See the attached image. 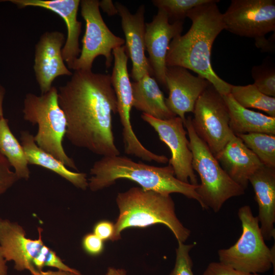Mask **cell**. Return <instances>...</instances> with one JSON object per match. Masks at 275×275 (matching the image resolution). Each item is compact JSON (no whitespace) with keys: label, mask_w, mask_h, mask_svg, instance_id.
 Instances as JSON below:
<instances>
[{"label":"cell","mask_w":275,"mask_h":275,"mask_svg":"<svg viewBox=\"0 0 275 275\" xmlns=\"http://www.w3.org/2000/svg\"><path fill=\"white\" fill-rule=\"evenodd\" d=\"M58 90L69 141L102 157L119 155L113 131L112 114L117 113V101L111 75L75 70Z\"/></svg>","instance_id":"1"},{"label":"cell","mask_w":275,"mask_h":275,"mask_svg":"<svg viewBox=\"0 0 275 275\" xmlns=\"http://www.w3.org/2000/svg\"><path fill=\"white\" fill-rule=\"evenodd\" d=\"M219 1L209 2L190 10L186 17L191 21L189 30L171 41L166 57L167 66L190 70L207 80L222 95L230 93L231 85L215 73L211 62L214 41L225 30Z\"/></svg>","instance_id":"2"},{"label":"cell","mask_w":275,"mask_h":275,"mask_svg":"<svg viewBox=\"0 0 275 275\" xmlns=\"http://www.w3.org/2000/svg\"><path fill=\"white\" fill-rule=\"evenodd\" d=\"M90 173L92 176L88 179V187L93 191L110 186L117 180L128 179L145 190L167 195L181 194L196 200L203 209H206L196 191L198 185L178 180L170 164L155 167L136 162L126 156H105L94 163Z\"/></svg>","instance_id":"3"},{"label":"cell","mask_w":275,"mask_h":275,"mask_svg":"<svg viewBox=\"0 0 275 275\" xmlns=\"http://www.w3.org/2000/svg\"><path fill=\"white\" fill-rule=\"evenodd\" d=\"M116 203L119 214L112 241L121 239V232L127 228H143L155 224L166 226L178 241L184 243L190 234L177 217L170 195L133 187L118 193Z\"/></svg>","instance_id":"4"},{"label":"cell","mask_w":275,"mask_h":275,"mask_svg":"<svg viewBox=\"0 0 275 275\" xmlns=\"http://www.w3.org/2000/svg\"><path fill=\"white\" fill-rule=\"evenodd\" d=\"M22 112L25 121L38 126L34 135L36 144L66 167L77 171L74 161L67 154L63 145L67 123L59 103L58 89L52 86L49 91L40 96L28 93Z\"/></svg>","instance_id":"5"},{"label":"cell","mask_w":275,"mask_h":275,"mask_svg":"<svg viewBox=\"0 0 275 275\" xmlns=\"http://www.w3.org/2000/svg\"><path fill=\"white\" fill-rule=\"evenodd\" d=\"M184 125L193 154V168L201 179L196 191L206 209L218 212L226 201L243 195L245 189L228 176L205 143L197 135L191 117L185 119Z\"/></svg>","instance_id":"6"},{"label":"cell","mask_w":275,"mask_h":275,"mask_svg":"<svg viewBox=\"0 0 275 275\" xmlns=\"http://www.w3.org/2000/svg\"><path fill=\"white\" fill-rule=\"evenodd\" d=\"M238 215L242 226V234L231 247L218 250L219 262L235 269L259 273L274 268V245L269 249L262 234L258 216L251 207H240Z\"/></svg>","instance_id":"7"},{"label":"cell","mask_w":275,"mask_h":275,"mask_svg":"<svg viewBox=\"0 0 275 275\" xmlns=\"http://www.w3.org/2000/svg\"><path fill=\"white\" fill-rule=\"evenodd\" d=\"M193 113L196 133L215 156L235 136L229 126V109L223 96L210 84L199 97Z\"/></svg>","instance_id":"8"},{"label":"cell","mask_w":275,"mask_h":275,"mask_svg":"<svg viewBox=\"0 0 275 275\" xmlns=\"http://www.w3.org/2000/svg\"><path fill=\"white\" fill-rule=\"evenodd\" d=\"M80 5L86 30L81 40L80 53L70 69L92 70L94 60L99 56L104 57L106 67L109 68L113 61V50L123 46L125 40L113 34L104 22L100 12L99 1L82 0Z\"/></svg>","instance_id":"9"},{"label":"cell","mask_w":275,"mask_h":275,"mask_svg":"<svg viewBox=\"0 0 275 275\" xmlns=\"http://www.w3.org/2000/svg\"><path fill=\"white\" fill-rule=\"evenodd\" d=\"M39 237H26L23 228L16 222L0 217V246L8 261H13L17 271L43 270L48 266L56 253L44 244L42 239L43 229L38 228Z\"/></svg>","instance_id":"10"},{"label":"cell","mask_w":275,"mask_h":275,"mask_svg":"<svg viewBox=\"0 0 275 275\" xmlns=\"http://www.w3.org/2000/svg\"><path fill=\"white\" fill-rule=\"evenodd\" d=\"M225 30L255 39L275 31L274 0H232L223 14Z\"/></svg>","instance_id":"11"},{"label":"cell","mask_w":275,"mask_h":275,"mask_svg":"<svg viewBox=\"0 0 275 275\" xmlns=\"http://www.w3.org/2000/svg\"><path fill=\"white\" fill-rule=\"evenodd\" d=\"M114 65L111 75V83L117 101V113L122 126V135L126 154L145 159L150 151L141 143L135 135L130 120L133 106L131 82L127 70L128 57L124 46L115 48L113 51Z\"/></svg>","instance_id":"12"},{"label":"cell","mask_w":275,"mask_h":275,"mask_svg":"<svg viewBox=\"0 0 275 275\" xmlns=\"http://www.w3.org/2000/svg\"><path fill=\"white\" fill-rule=\"evenodd\" d=\"M141 118L153 128L160 140L169 147L171 153L169 164L172 167L176 178L198 185L197 177L192 166L193 154L182 120L178 116L161 120L144 113Z\"/></svg>","instance_id":"13"},{"label":"cell","mask_w":275,"mask_h":275,"mask_svg":"<svg viewBox=\"0 0 275 275\" xmlns=\"http://www.w3.org/2000/svg\"><path fill=\"white\" fill-rule=\"evenodd\" d=\"M183 21L170 22L166 13L158 9L152 21L145 23V44L152 75L166 86V57L170 44L175 37L181 35Z\"/></svg>","instance_id":"14"},{"label":"cell","mask_w":275,"mask_h":275,"mask_svg":"<svg viewBox=\"0 0 275 275\" xmlns=\"http://www.w3.org/2000/svg\"><path fill=\"white\" fill-rule=\"evenodd\" d=\"M165 79L169 90L166 105L184 123L185 114L193 113L199 97L210 83L202 76L194 75L187 69L177 66L167 67Z\"/></svg>","instance_id":"15"},{"label":"cell","mask_w":275,"mask_h":275,"mask_svg":"<svg viewBox=\"0 0 275 275\" xmlns=\"http://www.w3.org/2000/svg\"><path fill=\"white\" fill-rule=\"evenodd\" d=\"M65 42L64 34L52 31L42 34L36 44L34 70L41 94L50 90L57 77L73 74L63 58L62 49Z\"/></svg>","instance_id":"16"},{"label":"cell","mask_w":275,"mask_h":275,"mask_svg":"<svg viewBox=\"0 0 275 275\" xmlns=\"http://www.w3.org/2000/svg\"><path fill=\"white\" fill-rule=\"evenodd\" d=\"M121 19V25L125 37V50L132 62L131 76L134 81L146 74L152 75L148 58L145 51V6L141 5L134 14L119 2L115 4Z\"/></svg>","instance_id":"17"},{"label":"cell","mask_w":275,"mask_h":275,"mask_svg":"<svg viewBox=\"0 0 275 275\" xmlns=\"http://www.w3.org/2000/svg\"><path fill=\"white\" fill-rule=\"evenodd\" d=\"M19 8L37 7L45 8L60 16L65 21L67 29V37L62 49L64 61L68 68L79 57V37L81 31V22L77 19L80 5L79 0H8Z\"/></svg>","instance_id":"18"},{"label":"cell","mask_w":275,"mask_h":275,"mask_svg":"<svg viewBox=\"0 0 275 275\" xmlns=\"http://www.w3.org/2000/svg\"><path fill=\"white\" fill-rule=\"evenodd\" d=\"M214 156L228 176L245 190L250 178L263 165L236 136Z\"/></svg>","instance_id":"19"},{"label":"cell","mask_w":275,"mask_h":275,"mask_svg":"<svg viewBox=\"0 0 275 275\" xmlns=\"http://www.w3.org/2000/svg\"><path fill=\"white\" fill-rule=\"evenodd\" d=\"M259 207L258 219L264 240L275 237V168L262 165L250 178Z\"/></svg>","instance_id":"20"},{"label":"cell","mask_w":275,"mask_h":275,"mask_svg":"<svg viewBox=\"0 0 275 275\" xmlns=\"http://www.w3.org/2000/svg\"><path fill=\"white\" fill-rule=\"evenodd\" d=\"M21 144L29 164L43 167L51 171L69 181L77 188L86 190L88 187L87 174L71 171L60 160L41 149L29 131L20 132Z\"/></svg>","instance_id":"21"},{"label":"cell","mask_w":275,"mask_h":275,"mask_svg":"<svg viewBox=\"0 0 275 275\" xmlns=\"http://www.w3.org/2000/svg\"><path fill=\"white\" fill-rule=\"evenodd\" d=\"M133 106L155 118L167 120L176 116L166 105L165 98L155 79L146 74L131 83Z\"/></svg>","instance_id":"22"},{"label":"cell","mask_w":275,"mask_h":275,"mask_svg":"<svg viewBox=\"0 0 275 275\" xmlns=\"http://www.w3.org/2000/svg\"><path fill=\"white\" fill-rule=\"evenodd\" d=\"M223 97L229 109V126L235 135L252 133L275 135V117L241 106L230 94Z\"/></svg>","instance_id":"23"},{"label":"cell","mask_w":275,"mask_h":275,"mask_svg":"<svg viewBox=\"0 0 275 275\" xmlns=\"http://www.w3.org/2000/svg\"><path fill=\"white\" fill-rule=\"evenodd\" d=\"M0 152L13 168L19 180L30 178L29 164L23 147L11 131L8 120L4 117L0 119Z\"/></svg>","instance_id":"24"},{"label":"cell","mask_w":275,"mask_h":275,"mask_svg":"<svg viewBox=\"0 0 275 275\" xmlns=\"http://www.w3.org/2000/svg\"><path fill=\"white\" fill-rule=\"evenodd\" d=\"M230 94L241 106L261 110L268 116L275 117V97L262 93L253 84L246 86L231 85Z\"/></svg>","instance_id":"25"},{"label":"cell","mask_w":275,"mask_h":275,"mask_svg":"<svg viewBox=\"0 0 275 275\" xmlns=\"http://www.w3.org/2000/svg\"><path fill=\"white\" fill-rule=\"evenodd\" d=\"M236 136L242 141L264 166L275 168V135L252 133Z\"/></svg>","instance_id":"26"},{"label":"cell","mask_w":275,"mask_h":275,"mask_svg":"<svg viewBox=\"0 0 275 275\" xmlns=\"http://www.w3.org/2000/svg\"><path fill=\"white\" fill-rule=\"evenodd\" d=\"M211 0H154L152 2L158 9L163 10L171 23L183 21L187 13L193 8Z\"/></svg>","instance_id":"27"},{"label":"cell","mask_w":275,"mask_h":275,"mask_svg":"<svg viewBox=\"0 0 275 275\" xmlns=\"http://www.w3.org/2000/svg\"><path fill=\"white\" fill-rule=\"evenodd\" d=\"M254 85L262 93L275 97V68L269 61L254 66L251 70Z\"/></svg>","instance_id":"28"},{"label":"cell","mask_w":275,"mask_h":275,"mask_svg":"<svg viewBox=\"0 0 275 275\" xmlns=\"http://www.w3.org/2000/svg\"><path fill=\"white\" fill-rule=\"evenodd\" d=\"M178 243L175 266L169 275H194L192 271L193 262L189 256V251L196 243L185 244L180 241H178Z\"/></svg>","instance_id":"29"},{"label":"cell","mask_w":275,"mask_h":275,"mask_svg":"<svg viewBox=\"0 0 275 275\" xmlns=\"http://www.w3.org/2000/svg\"><path fill=\"white\" fill-rule=\"evenodd\" d=\"M11 167L7 159L0 152V196L19 180Z\"/></svg>","instance_id":"30"},{"label":"cell","mask_w":275,"mask_h":275,"mask_svg":"<svg viewBox=\"0 0 275 275\" xmlns=\"http://www.w3.org/2000/svg\"><path fill=\"white\" fill-rule=\"evenodd\" d=\"M203 275H260L242 271L227 266L221 262L209 263L203 273Z\"/></svg>","instance_id":"31"},{"label":"cell","mask_w":275,"mask_h":275,"mask_svg":"<svg viewBox=\"0 0 275 275\" xmlns=\"http://www.w3.org/2000/svg\"><path fill=\"white\" fill-rule=\"evenodd\" d=\"M84 251L91 256L100 255L104 249L103 241L93 233L86 234L82 240Z\"/></svg>","instance_id":"32"},{"label":"cell","mask_w":275,"mask_h":275,"mask_svg":"<svg viewBox=\"0 0 275 275\" xmlns=\"http://www.w3.org/2000/svg\"><path fill=\"white\" fill-rule=\"evenodd\" d=\"M114 231L115 224L106 220L97 222L93 228V233L102 241L111 240L114 235Z\"/></svg>","instance_id":"33"},{"label":"cell","mask_w":275,"mask_h":275,"mask_svg":"<svg viewBox=\"0 0 275 275\" xmlns=\"http://www.w3.org/2000/svg\"><path fill=\"white\" fill-rule=\"evenodd\" d=\"M274 33L269 38L265 37H261L255 40V45L257 47L260 48L265 52H273L274 51Z\"/></svg>","instance_id":"34"},{"label":"cell","mask_w":275,"mask_h":275,"mask_svg":"<svg viewBox=\"0 0 275 275\" xmlns=\"http://www.w3.org/2000/svg\"><path fill=\"white\" fill-rule=\"evenodd\" d=\"M99 8L108 16L118 14L117 9L111 0H102L99 1Z\"/></svg>","instance_id":"35"},{"label":"cell","mask_w":275,"mask_h":275,"mask_svg":"<svg viewBox=\"0 0 275 275\" xmlns=\"http://www.w3.org/2000/svg\"><path fill=\"white\" fill-rule=\"evenodd\" d=\"M32 275H82L81 273H76L70 271H66L63 270H35L31 273Z\"/></svg>","instance_id":"36"},{"label":"cell","mask_w":275,"mask_h":275,"mask_svg":"<svg viewBox=\"0 0 275 275\" xmlns=\"http://www.w3.org/2000/svg\"><path fill=\"white\" fill-rule=\"evenodd\" d=\"M7 261L5 259L0 246V275H8Z\"/></svg>","instance_id":"37"},{"label":"cell","mask_w":275,"mask_h":275,"mask_svg":"<svg viewBox=\"0 0 275 275\" xmlns=\"http://www.w3.org/2000/svg\"><path fill=\"white\" fill-rule=\"evenodd\" d=\"M106 275H127V274L126 271L124 269L109 267Z\"/></svg>","instance_id":"38"},{"label":"cell","mask_w":275,"mask_h":275,"mask_svg":"<svg viewBox=\"0 0 275 275\" xmlns=\"http://www.w3.org/2000/svg\"><path fill=\"white\" fill-rule=\"evenodd\" d=\"M5 93V89L0 85V119L4 117L3 106Z\"/></svg>","instance_id":"39"}]
</instances>
